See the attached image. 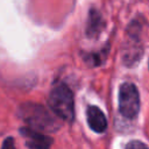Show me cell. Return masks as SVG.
<instances>
[{"instance_id":"277c9868","label":"cell","mask_w":149,"mask_h":149,"mask_svg":"<svg viewBox=\"0 0 149 149\" xmlns=\"http://www.w3.org/2000/svg\"><path fill=\"white\" fill-rule=\"evenodd\" d=\"M21 134L26 137L27 142L26 144L29 148H36V149H42V148H49L52 143L51 139L47 136L43 132L33 129L30 127L28 128H22Z\"/></svg>"},{"instance_id":"3957f363","label":"cell","mask_w":149,"mask_h":149,"mask_svg":"<svg viewBox=\"0 0 149 149\" xmlns=\"http://www.w3.org/2000/svg\"><path fill=\"white\" fill-rule=\"evenodd\" d=\"M119 109L127 119H134L140 111V95L136 86L125 83L119 91Z\"/></svg>"},{"instance_id":"ba28073f","label":"cell","mask_w":149,"mask_h":149,"mask_svg":"<svg viewBox=\"0 0 149 149\" xmlns=\"http://www.w3.org/2000/svg\"><path fill=\"white\" fill-rule=\"evenodd\" d=\"M8 144H9L10 147H14V146H13V140H12V139H7V140L5 141V143H3L2 146H3V147H7Z\"/></svg>"},{"instance_id":"52a82bcc","label":"cell","mask_w":149,"mask_h":149,"mask_svg":"<svg viewBox=\"0 0 149 149\" xmlns=\"http://www.w3.org/2000/svg\"><path fill=\"white\" fill-rule=\"evenodd\" d=\"M128 148H133V147H142V148H147V146L144 143H141V142H130L127 144Z\"/></svg>"},{"instance_id":"5b68a950","label":"cell","mask_w":149,"mask_h":149,"mask_svg":"<svg viewBox=\"0 0 149 149\" xmlns=\"http://www.w3.org/2000/svg\"><path fill=\"white\" fill-rule=\"evenodd\" d=\"M86 116H87V123L92 130H94L97 133H102L106 130L107 120L100 108H98L97 106L87 107Z\"/></svg>"},{"instance_id":"6da1fadb","label":"cell","mask_w":149,"mask_h":149,"mask_svg":"<svg viewBox=\"0 0 149 149\" xmlns=\"http://www.w3.org/2000/svg\"><path fill=\"white\" fill-rule=\"evenodd\" d=\"M19 115L28 125V127L43 133L56 132L61 127L59 118L42 105L26 102L21 105Z\"/></svg>"},{"instance_id":"7a4b0ae2","label":"cell","mask_w":149,"mask_h":149,"mask_svg":"<svg viewBox=\"0 0 149 149\" xmlns=\"http://www.w3.org/2000/svg\"><path fill=\"white\" fill-rule=\"evenodd\" d=\"M48 104L51 111L64 121L71 122L74 118V107H73V95L71 90L65 84H57L52 87Z\"/></svg>"},{"instance_id":"8992f818","label":"cell","mask_w":149,"mask_h":149,"mask_svg":"<svg viewBox=\"0 0 149 149\" xmlns=\"http://www.w3.org/2000/svg\"><path fill=\"white\" fill-rule=\"evenodd\" d=\"M100 15L95 12V10H92L91 12V16H90V24L87 27V34L90 35H94L97 34L99 30H100Z\"/></svg>"}]
</instances>
